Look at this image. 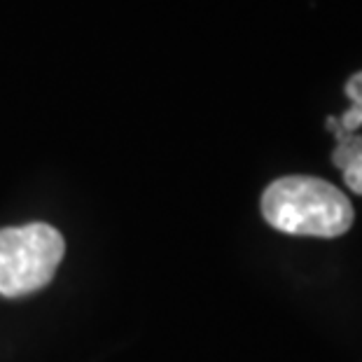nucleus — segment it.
<instances>
[{"instance_id":"obj_1","label":"nucleus","mask_w":362,"mask_h":362,"mask_svg":"<svg viewBox=\"0 0 362 362\" xmlns=\"http://www.w3.org/2000/svg\"><path fill=\"white\" fill-rule=\"evenodd\" d=\"M262 215L274 229L292 236H341L353 225V206L332 182L313 175H285L262 194Z\"/></svg>"},{"instance_id":"obj_2","label":"nucleus","mask_w":362,"mask_h":362,"mask_svg":"<svg viewBox=\"0 0 362 362\" xmlns=\"http://www.w3.org/2000/svg\"><path fill=\"white\" fill-rule=\"evenodd\" d=\"M64 252V236L45 222L0 229V295L14 299L47 288Z\"/></svg>"},{"instance_id":"obj_3","label":"nucleus","mask_w":362,"mask_h":362,"mask_svg":"<svg viewBox=\"0 0 362 362\" xmlns=\"http://www.w3.org/2000/svg\"><path fill=\"white\" fill-rule=\"evenodd\" d=\"M346 182H349L356 192H362V157L353 161L351 168L346 171Z\"/></svg>"}]
</instances>
